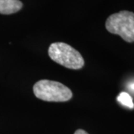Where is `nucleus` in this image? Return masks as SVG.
Masks as SVG:
<instances>
[{
    "instance_id": "nucleus-1",
    "label": "nucleus",
    "mask_w": 134,
    "mask_h": 134,
    "mask_svg": "<svg viewBox=\"0 0 134 134\" xmlns=\"http://www.w3.org/2000/svg\"><path fill=\"white\" fill-rule=\"evenodd\" d=\"M48 55L63 66L79 69L84 66V60L76 49L65 43H54L48 48Z\"/></svg>"
},
{
    "instance_id": "nucleus-2",
    "label": "nucleus",
    "mask_w": 134,
    "mask_h": 134,
    "mask_svg": "<svg viewBox=\"0 0 134 134\" xmlns=\"http://www.w3.org/2000/svg\"><path fill=\"white\" fill-rule=\"evenodd\" d=\"M35 96L41 100L54 102H63L70 100L72 92L69 88L58 81L40 80L33 87Z\"/></svg>"
},
{
    "instance_id": "nucleus-3",
    "label": "nucleus",
    "mask_w": 134,
    "mask_h": 134,
    "mask_svg": "<svg viewBox=\"0 0 134 134\" xmlns=\"http://www.w3.org/2000/svg\"><path fill=\"white\" fill-rule=\"evenodd\" d=\"M106 29L110 33L118 34L127 43L134 42V14L122 10L110 15L106 21Z\"/></svg>"
},
{
    "instance_id": "nucleus-4",
    "label": "nucleus",
    "mask_w": 134,
    "mask_h": 134,
    "mask_svg": "<svg viewBox=\"0 0 134 134\" xmlns=\"http://www.w3.org/2000/svg\"><path fill=\"white\" fill-rule=\"evenodd\" d=\"M23 8V3L19 0H0V14H12Z\"/></svg>"
},
{
    "instance_id": "nucleus-5",
    "label": "nucleus",
    "mask_w": 134,
    "mask_h": 134,
    "mask_svg": "<svg viewBox=\"0 0 134 134\" xmlns=\"http://www.w3.org/2000/svg\"><path fill=\"white\" fill-rule=\"evenodd\" d=\"M117 100H119L121 104H123L125 107H127L130 109H133L134 107L133 98L127 92H121L119 96L117 98Z\"/></svg>"
},
{
    "instance_id": "nucleus-6",
    "label": "nucleus",
    "mask_w": 134,
    "mask_h": 134,
    "mask_svg": "<svg viewBox=\"0 0 134 134\" xmlns=\"http://www.w3.org/2000/svg\"><path fill=\"white\" fill-rule=\"evenodd\" d=\"M75 134H89L87 132H86L85 130H83L81 129H79V130H77L75 132Z\"/></svg>"
},
{
    "instance_id": "nucleus-7",
    "label": "nucleus",
    "mask_w": 134,
    "mask_h": 134,
    "mask_svg": "<svg viewBox=\"0 0 134 134\" xmlns=\"http://www.w3.org/2000/svg\"><path fill=\"white\" fill-rule=\"evenodd\" d=\"M129 88L131 91H134V82L133 83H131L130 84Z\"/></svg>"
}]
</instances>
